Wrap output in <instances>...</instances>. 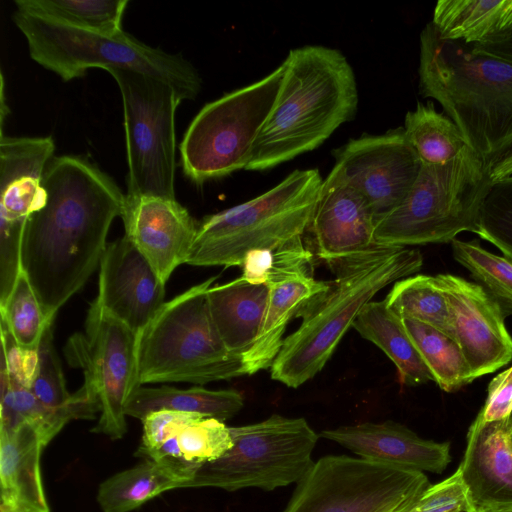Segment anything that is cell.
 <instances>
[{"instance_id":"obj_15","label":"cell","mask_w":512,"mask_h":512,"mask_svg":"<svg viewBox=\"0 0 512 512\" xmlns=\"http://www.w3.org/2000/svg\"><path fill=\"white\" fill-rule=\"evenodd\" d=\"M446 296L454 339L474 380L512 359V337L498 304L476 283L444 273L436 275Z\"/></svg>"},{"instance_id":"obj_8","label":"cell","mask_w":512,"mask_h":512,"mask_svg":"<svg viewBox=\"0 0 512 512\" xmlns=\"http://www.w3.org/2000/svg\"><path fill=\"white\" fill-rule=\"evenodd\" d=\"M492 183L490 169L470 147L448 163H422L404 201L376 223L374 239L407 248L451 242L465 231L477 234Z\"/></svg>"},{"instance_id":"obj_4","label":"cell","mask_w":512,"mask_h":512,"mask_svg":"<svg viewBox=\"0 0 512 512\" xmlns=\"http://www.w3.org/2000/svg\"><path fill=\"white\" fill-rule=\"evenodd\" d=\"M417 249L379 245L331 267L336 277L302 310L300 326L284 339L272 363V379L297 388L317 375L363 307L389 284L418 272Z\"/></svg>"},{"instance_id":"obj_9","label":"cell","mask_w":512,"mask_h":512,"mask_svg":"<svg viewBox=\"0 0 512 512\" xmlns=\"http://www.w3.org/2000/svg\"><path fill=\"white\" fill-rule=\"evenodd\" d=\"M229 430L232 447L220 458L200 465L180 488L271 491L297 484L315 463L312 452L319 435L304 418L273 414Z\"/></svg>"},{"instance_id":"obj_23","label":"cell","mask_w":512,"mask_h":512,"mask_svg":"<svg viewBox=\"0 0 512 512\" xmlns=\"http://www.w3.org/2000/svg\"><path fill=\"white\" fill-rule=\"evenodd\" d=\"M214 326L227 350L238 357L253 345L268 302L267 284H252L242 276L207 291Z\"/></svg>"},{"instance_id":"obj_22","label":"cell","mask_w":512,"mask_h":512,"mask_svg":"<svg viewBox=\"0 0 512 512\" xmlns=\"http://www.w3.org/2000/svg\"><path fill=\"white\" fill-rule=\"evenodd\" d=\"M44 447L30 425L0 433V507L15 512H50L40 469Z\"/></svg>"},{"instance_id":"obj_26","label":"cell","mask_w":512,"mask_h":512,"mask_svg":"<svg viewBox=\"0 0 512 512\" xmlns=\"http://www.w3.org/2000/svg\"><path fill=\"white\" fill-rule=\"evenodd\" d=\"M431 22L444 39L482 44L512 28V0H440Z\"/></svg>"},{"instance_id":"obj_10","label":"cell","mask_w":512,"mask_h":512,"mask_svg":"<svg viewBox=\"0 0 512 512\" xmlns=\"http://www.w3.org/2000/svg\"><path fill=\"white\" fill-rule=\"evenodd\" d=\"M281 64L264 78L207 103L180 143L181 166L196 184L246 169L256 137L276 101Z\"/></svg>"},{"instance_id":"obj_45","label":"cell","mask_w":512,"mask_h":512,"mask_svg":"<svg viewBox=\"0 0 512 512\" xmlns=\"http://www.w3.org/2000/svg\"><path fill=\"white\" fill-rule=\"evenodd\" d=\"M470 512H481V511H477V510L472 509Z\"/></svg>"},{"instance_id":"obj_43","label":"cell","mask_w":512,"mask_h":512,"mask_svg":"<svg viewBox=\"0 0 512 512\" xmlns=\"http://www.w3.org/2000/svg\"><path fill=\"white\" fill-rule=\"evenodd\" d=\"M0 512H15V511L0 507Z\"/></svg>"},{"instance_id":"obj_16","label":"cell","mask_w":512,"mask_h":512,"mask_svg":"<svg viewBox=\"0 0 512 512\" xmlns=\"http://www.w3.org/2000/svg\"><path fill=\"white\" fill-rule=\"evenodd\" d=\"M94 302L139 338L166 302L165 283L123 236L108 243L102 256Z\"/></svg>"},{"instance_id":"obj_37","label":"cell","mask_w":512,"mask_h":512,"mask_svg":"<svg viewBox=\"0 0 512 512\" xmlns=\"http://www.w3.org/2000/svg\"><path fill=\"white\" fill-rule=\"evenodd\" d=\"M472 506L457 469L445 480L429 485L419 498L404 512H470Z\"/></svg>"},{"instance_id":"obj_40","label":"cell","mask_w":512,"mask_h":512,"mask_svg":"<svg viewBox=\"0 0 512 512\" xmlns=\"http://www.w3.org/2000/svg\"><path fill=\"white\" fill-rule=\"evenodd\" d=\"M272 261V249L251 250L243 259L241 276L252 284H266L271 272Z\"/></svg>"},{"instance_id":"obj_24","label":"cell","mask_w":512,"mask_h":512,"mask_svg":"<svg viewBox=\"0 0 512 512\" xmlns=\"http://www.w3.org/2000/svg\"><path fill=\"white\" fill-rule=\"evenodd\" d=\"M362 338L380 348L396 367L402 385L418 386L433 377L422 360L401 319L385 299L368 302L352 326Z\"/></svg>"},{"instance_id":"obj_18","label":"cell","mask_w":512,"mask_h":512,"mask_svg":"<svg viewBox=\"0 0 512 512\" xmlns=\"http://www.w3.org/2000/svg\"><path fill=\"white\" fill-rule=\"evenodd\" d=\"M375 224L363 195L328 174L306 232L311 233L319 258L331 266L377 248Z\"/></svg>"},{"instance_id":"obj_27","label":"cell","mask_w":512,"mask_h":512,"mask_svg":"<svg viewBox=\"0 0 512 512\" xmlns=\"http://www.w3.org/2000/svg\"><path fill=\"white\" fill-rule=\"evenodd\" d=\"M30 390L44 406L66 414L71 420H91L100 413L98 402L83 387L69 393L53 344L52 325L47 327L38 346Z\"/></svg>"},{"instance_id":"obj_21","label":"cell","mask_w":512,"mask_h":512,"mask_svg":"<svg viewBox=\"0 0 512 512\" xmlns=\"http://www.w3.org/2000/svg\"><path fill=\"white\" fill-rule=\"evenodd\" d=\"M267 286L268 302L260 331L242 357L246 375L272 366L282 348L289 322L299 316L313 298L328 289L329 281L304 273L269 281Z\"/></svg>"},{"instance_id":"obj_28","label":"cell","mask_w":512,"mask_h":512,"mask_svg":"<svg viewBox=\"0 0 512 512\" xmlns=\"http://www.w3.org/2000/svg\"><path fill=\"white\" fill-rule=\"evenodd\" d=\"M181 483L166 465L144 459L103 481L97 501L104 512H130L165 491L178 489Z\"/></svg>"},{"instance_id":"obj_44","label":"cell","mask_w":512,"mask_h":512,"mask_svg":"<svg viewBox=\"0 0 512 512\" xmlns=\"http://www.w3.org/2000/svg\"><path fill=\"white\" fill-rule=\"evenodd\" d=\"M508 427L511 428L512 427V414L508 420Z\"/></svg>"},{"instance_id":"obj_20","label":"cell","mask_w":512,"mask_h":512,"mask_svg":"<svg viewBox=\"0 0 512 512\" xmlns=\"http://www.w3.org/2000/svg\"><path fill=\"white\" fill-rule=\"evenodd\" d=\"M320 436L340 444L359 458L421 472L441 473L451 461L448 442L423 439L405 425L391 420L325 429Z\"/></svg>"},{"instance_id":"obj_19","label":"cell","mask_w":512,"mask_h":512,"mask_svg":"<svg viewBox=\"0 0 512 512\" xmlns=\"http://www.w3.org/2000/svg\"><path fill=\"white\" fill-rule=\"evenodd\" d=\"M472 509L512 512V438L508 421L470 425L463 460L458 467Z\"/></svg>"},{"instance_id":"obj_11","label":"cell","mask_w":512,"mask_h":512,"mask_svg":"<svg viewBox=\"0 0 512 512\" xmlns=\"http://www.w3.org/2000/svg\"><path fill=\"white\" fill-rule=\"evenodd\" d=\"M123 101L128 163L127 196L175 197V114L181 103L166 81L125 68H108Z\"/></svg>"},{"instance_id":"obj_31","label":"cell","mask_w":512,"mask_h":512,"mask_svg":"<svg viewBox=\"0 0 512 512\" xmlns=\"http://www.w3.org/2000/svg\"><path fill=\"white\" fill-rule=\"evenodd\" d=\"M433 381L445 392H455L474 381L457 342L424 323L401 319Z\"/></svg>"},{"instance_id":"obj_25","label":"cell","mask_w":512,"mask_h":512,"mask_svg":"<svg viewBox=\"0 0 512 512\" xmlns=\"http://www.w3.org/2000/svg\"><path fill=\"white\" fill-rule=\"evenodd\" d=\"M244 406L236 390H209L202 386L179 389L167 385L136 388L126 404L127 416L142 420L158 410L196 413L222 422L235 416Z\"/></svg>"},{"instance_id":"obj_5","label":"cell","mask_w":512,"mask_h":512,"mask_svg":"<svg viewBox=\"0 0 512 512\" xmlns=\"http://www.w3.org/2000/svg\"><path fill=\"white\" fill-rule=\"evenodd\" d=\"M216 280L211 277L165 302L142 332L136 349L139 386H202L246 375L242 358L227 350L210 315L207 291Z\"/></svg>"},{"instance_id":"obj_13","label":"cell","mask_w":512,"mask_h":512,"mask_svg":"<svg viewBox=\"0 0 512 512\" xmlns=\"http://www.w3.org/2000/svg\"><path fill=\"white\" fill-rule=\"evenodd\" d=\"M137 344L138 336L131 329L93 301L84 333L73 334L64 347L68 364L83 371L82 387L100 406L93 433L117 440L127 432L126 404L139 387Z\"/></svg>"},{"instance_id":"obj_3","label":"cell","mask_w":512,"mask_h":512,"mask_svg":"<svg viewBox=\"0 0 512 512\" xmlns=\"http://www.w3.org/2000/svg\"><path fill=\"white\" fill-rule=\"evenodd\" d=\"M418 73L420 94L442 106L489 169L512 150V63L444 39L429 22Z\"/></svg>"},{"instance_id":"obj_42","label":"cell","mask_w":512,"mask_h":512,"mask_svg":"<svg viewBox=\"0 0 512 512\" xmlns=\"http://www.w3.org/2000/svg\"><path fill=\"white\" fill-rule=\"evenodd\" d=\"M512 175V150L490 169L493 182Z\"/></svg>"},{"instance_id":"obj_36","label":"cell","mask_w":512,"mask_h":512,"mask_svg":"<svg viewBox=\"0 0 512 512\" xmlns=\"http://www.w3.org/2000/svg\"><path fill=\"white\" fill-rule=\"evenodd\" d=\"M477 235L512 259V175L492 183L481 208Z\"/></svg>"},{"instance_id":"obj_32","label":"cell","mask_w":512,"mask_h":512,"mask_svg":"<svg viewBox=\"0 0 512 512\" xmlns=\"http://www.w3.org/2000/svg\"><path fill=\"white\" fill-rule=\"evenodd\" d=\"M16 10L77 28L113 34L122 30L127 0H16Z\"/></svg>"},{"instance_id":"obj_29","label":"cell","mask_w":512,"mask_h":512,"mask_svg":"<svg viewBox=\"0 0 512 512\" xmlns=\"http://www.w3.org/2000/svg\"><path fill=\"white\" fill-rule=\"evenodd\" d=\"M403 129L423 164L448 163L469 147L456 124L431 102L408 111Z\"/></svg>"},{"instance_id":"obj_12","label":"cell","mask_w":512,"mask_h":512,"mask_svg":"<svg viewBox=\"0 0 512 512\" xmlns=\"http://www.w3.org/2000/svg\"><path fill=\"white\" fill-rule=\"evenodd\" d=\"M429 485L418 470L328 455L296 484L283 512H404Z\"/></svg>"},{"instance_id":"obj_41","label":"cell","mask_w":512,"mask_h":512,"mask_svg":"<svg viewBox=\"0 0 512 512\" xmlns=\"http://www.w3.org/2000/svg\"><path fill=\"white\" fill-rule=\"evenodd\" d=\"M475 51L512 63V28L482 44L470 45Z\"/></svg>"},{"instance_id":"obj_6","label":"cell","mask_w":512,"mask_h":512,"mask_svg":"<svg viewBox=\"0 0 512 512\" xmlns=\"http://www.w3.org/2000/svg\"><path fill=\"white\" fill-rule=\"evenodd\" d=\"M12 19L27 40L30 57L65 82L90 68H125L168 82L181 102L194 100L201 91L199 72L183 56L148 46L123 29L107 34L18 10Z\"/></svg>"},{"instance_id":"obj_2","label":"cell","mask_w":512,"mask_h":512,"mask_svg":"<svg viewBox=\"0 0 512 512\" xmlns=\"http://www.w3.org/2000/svg\"><path fill=\"white\" fill-rule=\"evenodd\" d=\"M282 64L280 90L245 170H268L312 151L356 115V78L339 50L307 45L290 50Z\"/></svg>"},{"instance_id":"obj_7","label":"cell","mask_w":512,"mask_h":512,"mask_svg":"<svg viewBox=\"0 0 512 512\" xmlns=\"http://www.w3.org/2000/svg\"><path fill=\"white\" fill-rule=\"evenodd\" d=\"M322 183L318 169H297L263 194L205 216L186 264L241 267L251 250L275 249L303 237Z\"/></svg>"},{"instance_id":"obj_39","label":"cell","mask_w":512,"mask_h":512,"mask_svg":"<svg viewBox=\"0 0 512 512\" xmlns=\"http://www.w3.org/2000/svg\"><path fill=\"white\" fill-rule=\"evenodd\" d=\"M512 414V366L488 385L487 398L477 417L483 422L509 420Z\"/></svg>"},{"instance_id":"obj_1","label":"cell","mask_w":512,"mask_h":512,"mask_svg":"<svg viewBox=\"0 0 512 512\" xmlns=\"http://www.w3.org/2000/svg\"><path fill=\"white\" fill-rule=\"evenodd\" d=\"M42 187L43 202L26 223L21 269L46 316L54 320L99 268L125 194L94 164L72 155L50 160Z\"/></svg>"},{"instance_id":"obj_35","label":"cell","mask_w":512,"mask_h":512,"mask_svg":"<svg viewBox=\"0 0 512 512\" xmlns=\"http://www.w3.org/2000/svg\"><path fill=\"white\" fill-rule=\"evenodd\" d=\"M178 445L184 461L198 468L224 455L233 441L224 422L198 416L179 430Z\"/></svg>"},{"instance_id":"obj_14","label":"cell","mask_w":512,"mask_h":512,"mask_svg":"<svg viewBox=\"0 0 512 512\" xmlns=\"http://www.w3.org/2000/svg\"><path fill=\"white\" fill-rule=\"evenodd\" d=\"M332 155L335 165L329 175L363 195L375 223L404 201L422 166L403 128L350 139Z\"/></svg>"},{"instance_id":"obj_30","label":"cell","mask_w":512,"mask_h":512,"mask_svg":"<svg viewBox=\"0 0 512 512\" xmlns=\"http://www.w3.org/2000/svg\"><path fill=\"white\" fill-rule=\"evenodd\" d=\"M385 301L400 319L424 323L454 339L449 305L436 276L418 274L400 279Z\"/></svg>"},{"instance_id":"obj_46","label":"cell","mask_w":512,"mask_h":512,"mask_svg":"<svg viewBox=\"0 0 512 512\" xmlns=\"http://www.w3.org/2000/svg\"><path fill=\"white\" fill-rule=\"evenodd\" d=\"M510 431H511V438H512V427L510 428Z\"/></svg>"},{"instance_id":"obj_17","label":"cell","mask_w":512,"mask_h":512,"mask_svg":"<svg viewBox=\"0 0 512 512\" xmlns=\"http://www.w3.org/2000/svg\"><path fill=\"white\" fill-rule=\"evenodd\" d=\"M121 218L124 236L166 284L173 271L186 263L198 223L176 199L126 194Z\"/></svg>"},{"instance_id":"obj_34","label":"cell","mask_w":512,"mask_h":512,"mask_svg":"<svg viewBox=\"0 0 512 512\" xmlns=\"http://www.w3.org/2000/svg\"><path fill=\"white\" fill-rule=\"evenodd\" d=\"M0 314L1 324L24 350H37L45 330L53 323L23 271L9 297L0 304Z\"/></svg>"},{"instance_id":"obj_38","label":"cell","mask_w":512,"mask_h":512,"mask_svg":"<svg viewBox=\"0 0 512 512\" xmlns=\"http://www.w3.org/2000/svg\"><path fill=\"white\" fill-rule=\"evenodd\" d=\"M198 416L203 415L171 410H158L149 413L141 420L143 434L135 455L147 459L165 439Z\"/></svg>"},{"instance_id":"obj_33","label":"cell","mask_w":512,"mask_h":512,"mask_svg":"<svg viewBox=\"0 0 512 512\" xmlns=\"http://www.w3.org/2000/svg\"><path fill=\"white\" fill-rule=\"evenodd\" d=\"M454 259L500 307L504 317L512 315V259L484 249L477 240L451 241Z\"/></svg>"}]
</instances>
